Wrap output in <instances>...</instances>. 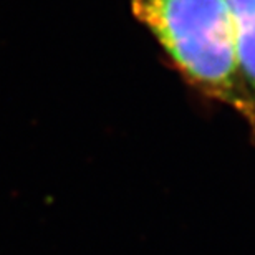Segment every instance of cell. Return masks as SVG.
<instances>
[{
    "mask_svg": "<svg viewBox=\"0 0 255 255\" xmlns=\"http://www.w3.org/2000/svg\"><path fill=\"white\" fill-rule=\"evenodd\" d=\"M131 12L187 85L232 108L252 128L226 0H131Z\"/></svg>",
    "mask_w": 255,
    "mask_h": 255,
    "instance_id": "obj_1",
    "label": "cell"
},
{
    "mask_svg": "<svg viewBox=\"0 0 255 255\" xmlns=\"http://www.w3.org/2000/svg\"><path fill=\"white\" fill-rule=\"evenodd\" d=\"M226 3L232 22L239 76L254 113L251 132L255 141V0H226Z\"/></svg>",
    "mask_w": 255,
    "mask_h": 255,
    "instance_id": "obj_2",
    "label": "cell"
}]
</instances>
